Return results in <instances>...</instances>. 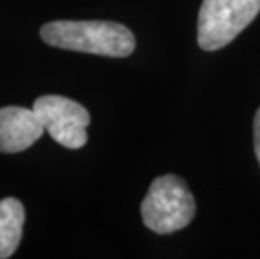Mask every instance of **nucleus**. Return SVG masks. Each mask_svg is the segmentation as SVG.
<instances>
[{
  "instance_id": "f257e3e1",
  "label": "nucleus",
  "mask_w": 260,
  "mask_h": 259,
  "mask_svg": "<svg viewBox=\"0 0 260 259\" xmlns=\"http://www.w3.org/2000/svg\"><path fill=\"white\" fill-rule=\"evenodd\" d=\"M41 37L52 47L108 57H128L136 46L128 27L108 20H54L42 27Z\"/></svg>"
},
{
  "instance_id": "f03ea898",
  "label": "nucleus",
  "mask_w": 260,
  "mask_h": 259,
  "mask_svg": "<svg viewBox=\"0 0 260 259\" xmlns=\"http://www.w3.org/2000/svg\"><path fill=\"white\" fill-rule=\"evenodd\" d=\"M195 199L183 179L161 175L154 179L141 204V217L156 234H171L185 229L195 217Z\"/></svg>"
},
{
  "instance_id": "7ed1b4c3",
  "label": "nucleus",
  "mask_w": 260,
  "mask_h": 259,
  "mask_svg": "<svg viewBox=\"0 0 260 259\" xmlns=\"http://www.w3.org/2000/svg\"><path fill=\"white\" fill-rule=\"evenodd\" d=\"M260 12V0H203L198 14V46L218 51L235 39Z\"/></svg>"
},
{
  "instance_id": "20e7f679",
  "label": "nucleus",
  "mask_w": 260,
  "mask_h": 259,
  "mask_svg": "<svg viewBox=\"0 0 260 259\" xmlns=\"http://www.w3.org/2000/svg\"><path fill=\"white\" fill-rule=\"evenodd\" d=\"M34 111L42 121L44 130L66 148H81L87 141V125L91 117L82 104L69 98L47 95L37 98Z\"/></svg>"
},
{
  "instance_id": "39448f33",
  "label": "nucleus",
  "mask_w": 260,
  "mask_h": 259,
  "mask_svg": "<svg viewBox=\"0 0 260 259\" xmlns=\"http://www.w3.org/2000/svg\"><path fill=\"white\" fill-rule=\"evenodd\" d=\"M44 131V125L34 108H0V153L27 150L41 138Z\"/></svg>"
},
{
  "instance_id": "423d86ee",
  "label": "nucleus",
  "mask_w": 260,
  "mask_h": 259,
  "mask_svg": "<svg viewBox=\"0 0 260 259\" xmlns=\"http://www.w3.org/2000/svg\"><path fill=\"white\" fill-rule=\"evenodd\" d=\"M25 220L24 206L14 197L0 200V259L10 257L20 244Z\"/></svg>"
},
{
  "instance_id": "0eeeda50",
  "label": "nucleus",
  "mask_w": 260,
  "mask_h": 259,
  "mask_svg": "<svg viewBox=\"0 0 260 259\" xmlns=\"http://www.w3.org/2000/svg\"><path fill=\"white\" fill-rule=\"evenodd\" d=\"M253 147H255V155L260 165V108L255 113V120H253Z\"/></svg>"
}]
</instances>
